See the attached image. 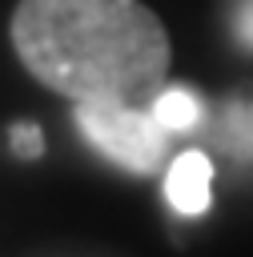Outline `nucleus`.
Returning <instances> with one entry per match:
<instances>
[{"mask_svg":"<svg viewBox=\"0 0 253 257\" xmlns=\"http://www.w3.org/2000/svg\"><path fill=\"white\" fill-rule=\"evenodd\" d=\"M237 40L253 48V0H237Z\"/></svg>","mask_w":253,"mask_h":257,"instance_id":"6","label":"nucleus"},{"mask_svg":"<svg viewBox=\"0 0 253 257\" xmlns=\"http://www.w3.org/2000/svg\"><path fill=\"white\" fill-rule=\"evenodd\" d=\"M12 149H16L20 157H28V161L40 157V153H44V137H40V128H36V124H16V128H12Z\"/></svg>","mask_w":253,"mask_h":257,"instance_id":"5","label":"nucleus"},{"mask_svg":"<svg viewBox=\"0 0 253 257\" xmlns=\"http://www.w3.org/2000/svg\"><path fill=\"white\" fill-rule=\"evenodd\" d=\"M153 116L169 128V133H185V128H193L197 120H201V100L189 92V88H161L157 96H153Z\"/></svg>","mask_w":253,"mask_h":257,"instance_id":"4","label":"nucleus"},{"mask_svg":"<svg viewBox=\"0 0 253 257\" xmlns=\"http://www.w3.org/2000/svg\"><path fill=\"white\" fill-rule=\"evenodd\" d=\"M8 32L20 64L72 104L149 108L173 68L169 32L141 0H20Z\"/></svg>","mask_w":253,"mask_h":257,"instance_id":"1","label":"nucleus"},{"mask_svg":"<svg viewBox=\"0 0 253 257\" xmlns=\"http://www.w3.org/2000/svg\"><path fill=\"white\" fill-rule=\"evenodd\" d=\"M169 205L185 217H201L213 205V165L205 153L189 149L169 165V181H165Z\"/></svg>","mask_w":253,"mask_h":257,"instance_id":"3","label":"nucleus"},{"mask_svg":"<svg viewBox=\"0 0 253 257\" xmlns=\"http://www.w3.org/2000/svg\"><path fill=\"white\" fill-rule=\"evenodd\" d=\"M76 128L84 141L104 153L108 161L124 165L129 173H153L165 161L169 128L153 116V108H129V104H76L72 108Z\"/></svg>","mask_w":253,"mask_h":257,"instance_id":"2","label":"nucleus"}]
</instances>
